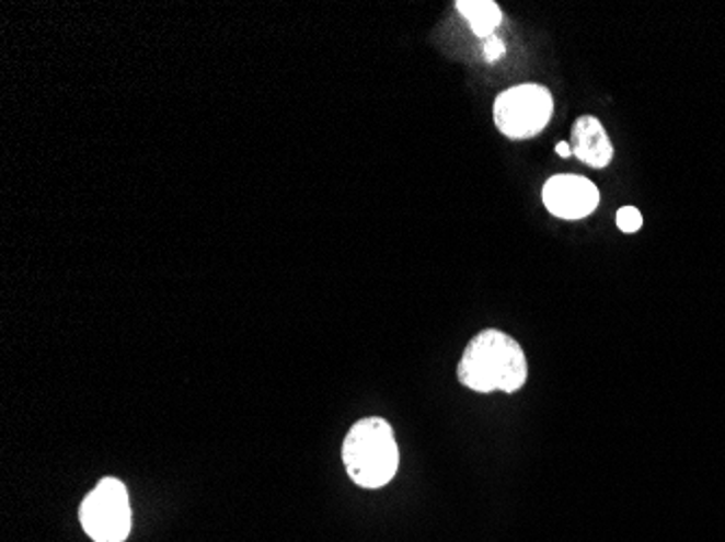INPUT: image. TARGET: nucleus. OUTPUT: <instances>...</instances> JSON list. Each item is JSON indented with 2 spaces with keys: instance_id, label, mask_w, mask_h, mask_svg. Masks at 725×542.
Wrapping results in <instances>:
<instances>
[{
  "instance_id": "obj_1",
  "label": "nucleus",
  "mask_w": 725,
  "mask_h": 542,
  "mask_svg": "<svg viewBox=\"0 0 725 542\" xmlns=\"http://www.w3.org/2000/svg\"><path fill=\"white\" fill-rule=\"evenodd\" d=\"M457 376L465 389L476 393H517L528 380V360L513 336L488 327L465 347Z\"/></svg>"
},
{
  "instance_id": "obj_2",
  "label": "nucleus",
  "mask_w": 725,
  "mask_h": 542,
  "mask_svg": "<svg viewBox=\"0 0 725 542\" xmlns=\"http://www.w3.org/2000/svg\"><path fill=\"white\" fill-rule=\"evenodd\" d=\"M342 458L357 486L367 491L387 486L400 466V449L393 428L380 417L357 422L346 434Z\"/></svg>"
},
{
  "instance_id": "obj_3",
  "label": "nucleus",
  "mask_w": 725,
  "mask_h": 542,
  "mask_svg": "<svg viewBox=\"0 0 725 542\" xmlns=\"http://www.w3.org/2000/svg\"><path fill=\"white\" fill-rule=\"evenodd\" d=\"M554 115L552 92L539 83L504 90L493 105V122L508 139H532L545 130Z\"/></svg>"
},
{
  "instance_id": "obj_4",
  "label": "nucleus",
  "mask_w": 725,
  "mask_h": 542,
  "mask_svg": "<svg viewBox=\"0 0 725 542\" xmlns=\"http://www.w3.org/2000/svg\"><path fill=\"white\" fill-rule=\"evenodd\" d=\"M81 526L94 542H124L130 534L128 491L118 477L101 480L83 499Z\"/></svg>"
},
{
  "instance_id": "obj_5",
  "label": "nucleus",
  "mask_w": 725,
  "mask_h": 542,
  "mask_svg": "<svg viewBox=\"0 0 725 542\" xmlns=\"http://www.w3.org/2000/svg\"><path fill=\"white\" fill-rule=\"evenodd\" d=\"M543 205L554 217L585 219L600 207V189L578 174H556L543 185Z\"/></svg>"
},
{
  "instance_id": "obj_6",
  "label": "nucleus",
  "mask_w": 725,
  "mask_h": 542,
  "mask_svg": "<svg viewBox=\"0 0 725 542\" xmlns=\"http://www.w3.org/2000/svg\"><path fill=\"white\" fill-rule=\"evenodd\" d=\"M572 154L594 168L605 170L612 161L614 148L606 132L605 124L596 115H580L572 126Z\"/></svg>"
},
{
  "instance_id": "obj_7",
  "label": "nucleus",
  "mask_w": 725,
  "mask_h": 542,
  "mask_svg": "<svg viewBox=\"0 0 725 542\" xmlns=\"http://www.w3.org/2000/svg\"><path fill=\"white\" fill-rule=\"evenodd\" d=\"M457 9L470 20L472 31L483 39L493 37L495 28L502 24L504 18L502 9L493 0H459Z\"/></svg>"
},
{
  "instance_id": "obj_8",
  "label": "nucleus",
  "mask_w": 725,
  "mask_h": 542,
  "mask_svg": "<svg viewBox=\"0 0 725 542\" xmlns=\"http://www.w3.org/2000/svg\"><path fill=\"white\" fill-rule=\"evenodd\" d=\"M617 226H619L621 232L632 234V232H636L643 226V216L634 207H623V209L617 211Z\"/></svg>"
},
{
  "instance_id": "obj_9",
  "label": "nucleus",
  "mask_w": 725,
  "mask_h": 542,
  "mask_svg": "<svg viewBox=\"0 0 725 542\" xmlns=\"http://www.w3.org/2000/svg\"><path fill=\"white\" fill-rule=\"evenodd\" d=\"M504 44L497 39V37H488L486 42H484V55H486V59L493 64V61H497L502 55H504Z\"/></svg>"
},
{
  "instance_id": "obj_10",
  "label": "nucleus",
  "mask_w": 725,
  "mask_h": 542,
  "mask_svg": "<svg viewBox=\"0 0 725 542\" xmlns=\"http://www.w3.org/2000/svg\"><path fill=\"white\" fill-rule=\"evenodd\" d=\"M556 154L563 157V159H569L572 157V146L567 141H559L556 143Z\"/></svg>"
}]
</instances>
